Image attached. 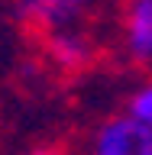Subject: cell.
I'll return each instance as SVG.
<instances>
[{"instance_id": "7a4b0ae2", "label": "cell", "mask_w": 152, "mask_h": 155, "mask_svg": "<svg viewBox=\"0 0 152 155\" xmlns=\"http://www.w3.org/2000/svg\"><path fill=\"white\" fill-rule=\"evenodd\" d=\"M81 155H152V129L126 110L110 113L91 126Z\"/></svg>"}, {"instance_id": "277c9868", "label": "cell", "mask_w": 152, "mask_h": 155, "mask_svg": "<svg viewBox=\"0 0 152 155\" xmlns=\"http://www.w3.org/2000/svg\"><path fill=\"white\" fill-rule=\"evenodd\" d=\"M46 52L62 71H84L97 58V42L87 29H71V32L46 36Z\"/></svg>"}, {"instance_id": "8992f818", "label": "cell", "mask_w": 152, "mask_h": 155, "mask_svg": "<svg viewBox=\"0 0 152 155\" xmlns=\"http://www.w3.org/2000/svg\"><path fill=\"white\" fill-rule=\"evenodd\" d=\"M32 155H75V152H68V149H39Z\"/></svg>"}, {"instance_id": "5b68a950", "label": "cell", "mask_w": 152, "mask_h": 155, "mask_svg": "<svg viewBox=\"0 0 152 155\" xmlns=\"http://www.w3.org/2000/svg\"><path fill=\"white\" fill-rule=\"evenodd\" d=\"M123 110L133 116V120H139L143 126L152 129V78H149V81H139V84L130 91Z\"/></svg>"}, {"instance_id": "3957f363", "label": "cell", "mask_w": 152, "mask_h": 155, "mask_svg": "<svg viewBox=\"0 0 152 155\" xmlns=\"http://www.w3.org/2000/svg\"><path fill=\"white\" fill-rule=\"evenodd\" d=\"M120 45H123V55L133 65L152 61V0H123Z\"/></svg>"}, {"instance_id": "6da1fadb", "label": "cell", "mask_w": 152, "mask_h": 155, "mask_svg": "<svg viewBox=\"0 0 152 155\" xmlns=\"http://www.w3.org/2000/svg\"><path fill=\"white\" fill-rule=\"evenodd\" d=\"M100 0H13V13L39 36H55L71 29H87L97 16Z\"/></svg>"}]
</instances>
